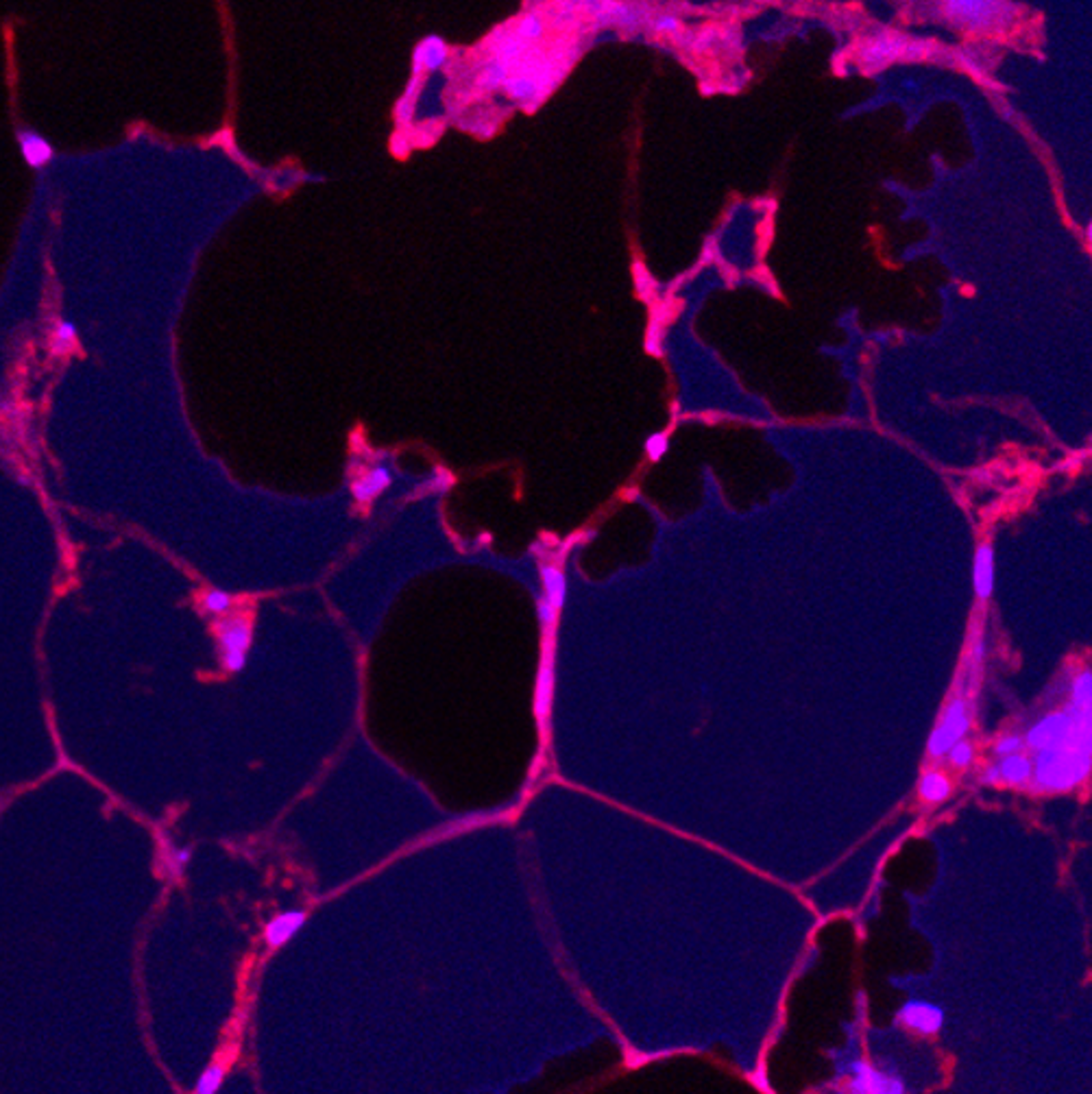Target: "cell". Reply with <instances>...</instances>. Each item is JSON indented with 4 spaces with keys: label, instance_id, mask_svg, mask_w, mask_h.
<instances>
[{
    "label": "cell",
    "instance_id": "cell-19",
    "mask_svg": "<svg viewBox=\"0 0 1092 1094\" xmlns=\"http://www.w3.org/2000/svg\"><path fill=\"white\" fill-rule=\"evenodd\" d=\"M514 36L522 37L523 42H535L538 37L543 36V20L541 16H537V13H526V16L522 18V20L517 22V28H514Z\"/></svg>",
    "mask_w": 1092,
    "mask_h": 1094
},
{
    "label": "cell",
    "instance_id": "cell-11",
    "mask_svg": "<svg viewBox=\"0 0 1092 1094\" xmlns=\"http://www.w3.org/2000/svg\"><path fill=\"white\" fill-rule=\"evenodd\" d=\"M305 920V913L301 912H286L281 916H275L264 928V937L271 946H281L299 931Z\"/></svg>",
    "mask_w": 1092,
    "mask_h": 1094
},
{
    "label": "cell",
    "instance_id": "cell-1",
    "mask_svg": "<svg viewBox=\"0 0 1092 1094\" xmlns=\"http://www.w3.org/2000/svg\"><path fill=\"white\" fill-rule=\"evenodd\" d=\"M218 654L225 672L238 674L245 669L247 656H249L251 641H254V624L245 615H227L216 621L214 626Z\"/></svg>",
    "mask_w": 1092,
    "mask_h": 1094
},
{
    "label": "cell",
    "instance_id": "cell-6",
    "mask_svg": "<svg viewBox=\"0 0 1092 1094\" xmlns=\"http://www.w3.org/2000/svg\"><path fill=\"white\" fill-rule=\"evenodd\" d=\"M392 484V475L384 465H376L352 482V495L358 504L371 506Z\"/></svg>",
    "mask_w": 1092,
    "mask_h": 1094
},
{
    "label": "cell",
    "instance_id": "cell-9",
    "mask_svg": "<svg viewBox=\"0 0 1092 1094\" xmlns=\"http://www.w3.org/2000/svg\"><path fill=\"white\" fill-rule=\"evenodd\" d=\"M18 144H20L24 162L36 170L51 164V159L55 158V150H53L51 142H48L46 138H42L40 134H36V131H20Z\"/></svg>",
    "mask_w": 1092,
    "mask_h": 1094
},
{
    "label": "cell",
    "instance_id": "cell-16",
    "mask_svg": "<svg viewBox=\"0 0 1092 1094\" xmlns=\"http://www.w3.org/2000/svg\"><path fill=\"white\" fill-rule=\"evenodd\" d=\"M201 606L210 615H227L234 606V597L221 589H207L201 596Z\"/></svg>",
    "mask_w": 1092,
    "mask_h": 1094
},
{
    "label": "cell",
    "instance_id": "cell-10",
    "mask_svg": "<svg viewBox=\"0 0 1092 1094\" xmlns=\"http://www.w3.org/2000/svg\"><path fill=\"white\" fill-rule=\"evenodd\" d=\"M448 60V46L441 37L430 36L417 46L415 51V77H419L424 70H439Z\"/></svg>",
    "mask_w": 1092,
    "mask_h": 1094
},
{
    "label": "cell",
    "instance_id": "cell-14",
    "mask_svg": "<svg viewBox=\"0 0 1092 1094\" xmlns=\"http://www.w3.org/2000/svg\"><path fill=\"white\" fill-rule=\"evenodd\" d=\"M920 798L925 802H942L950 794V781L944 772L931 770L920 781Z\"/></svg>",
    "mask_w": 1092,
    "mask_h": 1094
},
{
    "label": "cell",
    "instance_id": "cell-5",
    "mask_svg": "<svg viewBox=\"0 0 1092 1094\" xmlns=\"http://www.w3.org/2000/svg\"><path fill=\"white\" fill-rule=\"evenodd\" d=\"M899 1025L920 1035H935L944 1025V1009L929 1001H907L899 1011Z\"/></svg>",
    "mask_w": 1092,
    "mask_h": 1094
},
{
    "label": "cell",
    "instance_id": "cell-23",
    "mask_svg": "<svg viewBox=\"0 0 1092 1094\" xmlns=\"http://www.w3.org/2000/svg\"><path fill=\"white\" fill-rule=\"evenodd\" d=\"M75 338H77L75 323H70V320H61L60 328H57V332H55V349L72 347Z\"/></svg>",
    "mask_w": 1092,
    "mask_h": 1094
},
{
    "label": "cell",
    "instance_id": "cell-24",
    "mask_svg": "<svg viewBox=\"0 0 1092 1094\" xmlns=\"http://www.w3.org/2000/svg\"><path fill=\"white\" fill-rule=\"evenodd\" d=\"M188 862H190V848H173L168 853V868L173 874H182Z\"/></svg>",
    "mask_w": 1092,
    "mask_h": 1094
},
{
    "label": "cell",
    "instance_id": "cell-22",
    "mask_svg": "<svg viewBox=\"0 0 1092 1094\" xmlns=\"http://www.w3.org/2000/svg\"><path fill=\"white\" fill-rule=\"evenodd\" d=\"M1023 748H1025V739H1023L1021 735H1006L999 739L997 746H994V752L1003 758L1009 755H1016V752H1023Z\"/></svg>",
    "mask_w": 1092,
    "mask_h": 1094
},
{
    "label": "cell",
    "instance_id": "cell-7",
    "mask_svg": "<svg viewBox=\"0 0 1092 1094\" xmlns=\"http://www.w3.org/2000/svg\"><path fill=\"white\" fill-rule=\"evenodd\" d=\"M949 16L975 28H988L999 20V4L992 3H950Z\"/></svg>",
    "mask_w": 1092,
    "mask_h": 1094
},
{
    "label": "cell",
    "instance_id": "cell-18",
    "mask_svg": "<svg viewBox=\"0 0 1092 1094\" xmlns=\"http://www.w3.org/2000/svg\"><path fill=\"white\" fill-rule=\"evenodd\" d=\"M222 1077H225V1066H221V1064L210 1066L207 1071H203L201 1077H198L194 1094H216V1090L222 1083Z\"/></svg>",
    "mask_w": 1092,
    "mask_h": 1094
},
{
    "label": "cell",
    "instance_id": "cell-8",
    "mask_svg": "<svg viewBox=\"0 0 1092 1094\" xmlns=\"http://www.w3.org/2000/svg\"><path fill=\"white\" fill-rule=\"evenodd\" d=\"M538 576H541L546 600L561 612L567 597V578L562 567H558L556 563H541V565H538Z\"/></svg>",
    "mask_w": 1092,
    "mask_h": 1094
},
{
    "label": "cell",
    "instance_id": "cell-20",
    "mask_svg": "<svg viewBox=\"0 0 1092 1094\" xmlns=\"http://www.w3.org/2000/svg\"><path fill=\"white\" fill-rule=\"evenodd\" d=\"M946 755H949L950 766L958 767V770H959V767H968L970 763H973L975 750H973V746H970L968 741H964V739H962V741L955 743V746L950 748V750L946 752Z\"/></svg>",
    "mask_w": 1092,
    "mask_h": 1094
},
{
    "label": "cell",
    "instance_id": "cell-4",
    "mask_svg": "<svg viewBox=\"0 0 1092 1094\" xmlns=\"http://www.w3.org/2000/svg\"><path fill=\"white\" fill-rule=\"evenodd\" d=\"M968 726H970L968 707H966V702L962 698H955L953 702L946 707L942 722L938 724V728H935L934 735H931L929 739V757L931 758L944 757L946 752L955 746V743L962 741V737L966 735V731H968Z\"/></svg>",
    "mask_w": 1092,
    "mask_h": 1094
},
{
    "label": "cell",
    "instance_id": "cell-26",
    "mask_svg": "<svg viewBox=\"0 0 1092 1094\" xmlns=\"http://www.w3.org/2000/svg\"><path fill=\"white\" fill-rule=\"evenodd\" d=\"M654 28L661 33H674V31H678V22L674 20V18L663 16V18H659L657 24H654Z\"/></svg>",
    "mask_w": 1092,
    "mask_h": 1094
},
{
    "label": "cell",
    "instance_id": "cell-12",
    "mask_svg": "<svg viewBox=\"0 0 1092 1094\" xmlns=\"http://www.w3.org/2000/svg\"><path fill=\"white\" fill-rule=\"evenodd\" d=\"M994 582V552L988 543L979 546L975 556V591L979 600H988Z\"/></svg>",
    "mask_w": 1092,
    "mask_h": 1094
},
{
    "label": "cell",
    "instance_id": "cell-2",
    "mask_svg": "<svg viewBox=\"0 0 1092 1094\" xmlns=\"http://www.w3.org/2000/svg\"><path fill=\"white\" fill-rule=\"evenodd\" d=\"M543 630V645H541V663H538L537 685H535V716L538 724V733L543 739H547L550 733V716H552V702H554V663H556V628H541Z\"/></svg>",
    "mask_w": 1092,
    "mask_h": 1094
},
{
    "label": "cell",
    "instance_id": "cell-13",
    "mask_svg": "<svg viewBox=\"0 0 1092 1094\" xmlns=\"http://www.w3.org/2000/svg\"><path fill=\"white\" fill-rule=\"evenodd\" d=\"M997 772L999 781H1006L1009 785H1025L1033 774V763L1027 755L1016 752V755L1003 757L1001 761L997 763Z\"/></svg>",
    "mask_w": 1092,
    "mask_h": 1094
},
{
    "label": "cell",
    "instance_id": "cell-21",
    "mask_svg": "<svg viewBox=\"0 0 1092 1094\" xmlns=\"http://www.w3.org/2000/svg\"><path fill=\"white\" fill-rule=\"evenodd\" d=\"M537 617H538L541 628H556L558 611L546 600V596L537 597Z\"/></svg>",
    "mask_w": 1092,
    "mask_h": 1094
},
{
    "label": "cell",
    "instance_id": "cell-25",
    "mask_svg": "<svg viewBox=\"0 0 1092 1094\" xmlns=\"http://www.w3.org/2000/svg\"><path fill=\"white\" fill-rule=\"evenodd\" d=\"M645 450H648L650 458L659 460L665 454V450H667V441H665L663 434H654L652 439L645 442Z\"/></svg>",
    "mask_w": 1092,
    "mask_h": 1094
},
{
    "label": "cell",
    "instance_id": "cell-17",
    "mask_svg": "<svg viewBox=\"0 0 1092 1094\" xmlns=\"http://www.w3.org/2000/svg\"><path fill=\"white\" fill-rule=\"evenodd\" d=\"M508 77H511V75H508V68L504 66V63H499L497 60H493L487 68H484L482 75H480L478 87H480V90H489V92H491V90H495V87L506 84Z\"/></svg>",
    "mask_w": 1092,
    "mask_h": 1094
},
{
    "label": "cell",
    "instance_id": "cell-15",
    "mask_svg": "<svg viewBox=\"0 0 1092 1094\" xmlns=\"http://www.w3.org/2000/svg\"><path fill=\"white\" fill-rule=\"evenodd\" d=\"M899 48H901V44L896 42L894 37H881V40L872 42L870 46L866 48V53H863V55H866V61L868 63H872V66H875V63H886L887 60H892V57H894L896 53H899Z\"/></svg>",
    "mask_w": 1092,
    "mask_h": 1094
},
{
    "label": "cell",
    "instance_id": "cell-3",
    "mask_svg": "<svg viewBox=\"0 0 1092 1094\" xmlns=\"http://www.w3.org/2000/svg\"><path fill=\"white\" fill-rule=\"evenodd\" d=\"M842 1094H905V1086L894 1074L855 1059L846 1073Z\"/></svg>",
    "mask_w": 1092,
    "mask_h": 1094
}]
</instances>
